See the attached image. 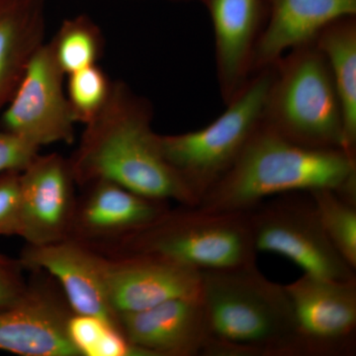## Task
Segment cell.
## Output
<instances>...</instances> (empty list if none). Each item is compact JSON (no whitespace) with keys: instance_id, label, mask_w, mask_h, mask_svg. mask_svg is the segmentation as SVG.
Returning <instances> with one entry per match:
<instances>
[{"instance_id":"6da1fadb","label":"cell","mask_w":356,"mask_h":356,"mask_svg":"<svg viewBox=\"0 0 356 356\" xmlns=\"http://www.w3.org/2000/svg\"><path fill=\"white\" fill-rule=\"evenodd\" d=\"M153 106L123 81H113L99 113L84 125L69 156L77 187L106 180L156 200L197 206L165 158L153 130Z\"/></svg>"},{"instance_id":"7a4b0ae2","label":"cell","mask_w":356,"mask_h":356,"mask_svg":"<svg viewBox=\"0 0 356 356\" xmlns=\"http://www.w3.org/2000/svg\"><path fill=\"white\" fill-rule=\"evenodd\" d=\"M320 189L336 191L356 204V159L341 149L296 144L262 123L197 206L214 212H245L273 196Z\"/></svg>"},{"instance_id":"3957f363","label":"cell","mask_w":356,"mask_h":356,"mask_svg":"<svg viewBox=\"0 0 356 356\" xmlns=\"http://www.w3.org/2000/svg\"><path fill=\"white\" fill-rule=\"evenodd\" d=\"M208 356H304L285 285L266 277L257 261L201 271Z\"/></svg>"},{"instance_id":"277c9868","label":"cell","mask_w":356,"mask_h":356,"mask_svg":"<svg viewBox=\"0 0 356 356\" xmlns=\"http://www.w3.org/2000/svg\"><path fill=\"white\" fill-rule=\"evenodd\" d=\"M273 67L264 125L302 146L343 149L341 102L315 41L288 51Z\"/></svg>"},{"instance_id":"5b68a950","label":"cell","mask_w":356,"mask_h":356,"mask_svg":"<svg viewBox=\"0 0 356 356\" xmlns=\"http://www.w3.org/2000/svg\"><path fill=\"white\" fill-rule=\"evenodd\" d=\"M131 254L159 255L202 271L245 266L257 261V252L247 211L214 212L180 205L105 257Z\"/></svg>"},{"instance_id":"8992f818","label":"cell","mask_w":356,"mask_h":356,"mask_svg":"<svg viewBox=\"0 0 356 356\" xmlns=\"http://www.w3.org/2000/svg\"><path fill=\"white\" fill-rule=\"evenodd\" d=\"M273 77V65L254 72L226 103L225 111L206 127L177 135H159L166 161L198 204L229 172L264 123Z\"/></svg>"},{"instance_id":"52a82bcc","label":"cell","mask_w":356,"mask_h":356,"mask_svg":"<svg viewBox=\"0 0 356 356\" xmlns=\"http://www.w3.org/2000/svg\"><path fill=\"white\" fill-rule=\"evenodd\" d=\"M247 212L255 252L281 255L318 277L356 278L327 238L310 192L264 199Z\"/></svg>"},{"instance_id":"ba28073f","label":"cell","mask_w":356,"mask_h":356,"mask_svg":"<svg viewBox=\"0 0 356 356\" xmlns=\"http://www.w3.org/2000/svg\"><path fill=\"white\" fill-rule=\"evenodd\" d=\"M65 74L51 44L44 43L28 63L7 105L3 130L41 149L49 145L72 144L77 122L65 86Z\"/></svg>"},{"instance_id":"9c48e42d","label":"cell","mask_w":356,"mask_h":356,"mask_svg":"<svg viewBox=\"0 0 356 356\" xmlns=\"http://www.w3.org/2000/svg\"><path fill=\"white\" fill-rule=\"evenodd\" d=\"M304 356H350L356 348V278L304 273L285 285Z\"/></svg>"},{"instance_id":"30bf717a","label":"cell","mask_w":356,"mask_h":356,"mask_svg":"<svg viewBox=\"0 0 356 356\" xmlns=\"http://www.w3.org/2000/svg\"><path fill=\"white\" fill-rule=\"evenodd\" d=\"M27 292L15 305L0 311V351L21 356H81L70 341L74 311L57 281L32 271Z\"/></svg>"},{"instance_id":"8fae6325","label":"cell","mask_w":356,"mask_h":356,"mask_svg":"<svg viewBox=\"0 0 356 356\" xmlns=\"http://www.w3.org/2000/svg\"><path fill=\"white\" fill-rule=\"evenodd\" d=\"M67 238L103 255L151 225L170 202L140 195L106 180L79 187Z\"/></svg>"},{"instance_id":"7c38bea8","label":"cell","mask_w":356,"mask_h":356,"mask_svg":"<svg viewBox=\"0 0 356 356\" xmlns=\"http://www.w3.org/2000/svg\"><path fill=\"white\" fill-rule=\"evenodd\" d=\"M76 187L69 159L58 154H37L20 172L17 236L32 245L67 238L76 209Z\"/></svg>"},{"instance_id":"4fadbf2b","label":"cell","mask_w":356,"mask_h":356,"mask_svg":"<svg viewBox=\"0 0 356 356\" xmlns=\"http://www.w3.org/2000/svg\"><path fill=\"white\" fill-rule=\"evenodd\" d=\"M18 259L25 270L50 274L74 313L102 318L121 331L110 301L105 255L65 238L43 245L26 243Z\"/></svg>"},{"instance_id":"5bb4252c","label":"cell","mask_w":356,"mask_h":356,"mask_svg":"<svg viewBox=\"0 0 356 356\" xmlns=\"http://www.w3.org/2000/svg\"><path fill=\"white\" fill-rule=\"evenodd\" d=\"M106 257L107 288L118 317L168 300L200 295L202 276L193 267L154 254Z\"/></svg>"},{"instance_id":"9a60e30c","label":"cell","mask_w":356,"mask_h":356,"mask_svg":"<svg viewBox=\"0 0 356 356\" xmlns=\"http://www.w3.org/2000/svg\"><path fill=\"white\" fill-rule=\"evenodd\" d=\"M121 331L145 356L205 355L209 343L201 296L168 300L119 316Z\"/></svg>"},{"instance_id":"2e32d148","label":"cell","mask_w":356,"mask_h":356,"mask_svg":"<svg viewBox=\"0 0 356 356\" xmlns=\"http://www.w3.org/2000/svg\"><path fill=\"white\" fill-rule=\"evenodd\" d=\"M198 1L212 22L218 84L226 104L252 76V58L266 22V0Z\"/></svg>"},{"instance_id":"e0dca14e","label":"cell","mask_w":356,"mask_h":356,"mask_svg":"<svg viewBox=\"0 0 356 356\" xmlns=\"http://www.w3.org/2000/svg\"><path fill=\"white\" fill-rule=\"evenodd\" d=\"M266 26L252 58V74L284 54L312 43L327 25L356 16V0H266Z\"/></svg>"},{"instance_id":"ac0fdd59","label":"cell","mask_w":356,"mask_h":356,"mask_svg":"<svg viewBox=\"0 0 356 356\" xmlns=\"http://www.w3.org/2000/svg\"><path fill=\"white\" fill-rule=\"evenodd\" d=\"M44 0H0V99H10L44 43Z\"/></svg>"},{"instance_id":"d6986e66","label":"cell","mask_w":356,"mask_h":356,"mask_svg":"<svg viewBox=\"0 0 356 356\" xmlns=\"http://www.w3.org/2000/svg\"><path fill=\"white\" fill-rule=\"evenodd\" d=\"M329 65L343 116V149L356 159V16L327 25L315 40Z\"/></svg>"},{"instance_id":"ffe728a7","label":"cell","mask_w":356,"mask_h":356,"mask_svg":"<svg viewBox=\"0 0 356 356\" xmlns=\"http://www.w3.org/2000/svg\"><path fill=\"white\" fill-rule=\"evenodd\" d=\"M49 44L65 76L97 65L104 51L102 30L86 15L65 19Z\"/></svg>"},{"instance_id":"44dd1931","label":"cell","mask_w":356,"mask_h":356,"mask_svg":"<svg viewBox=\"0 0 356 356\" xmlns=\"http://www.w3.org/2000/svg\"><path fill=\"white\" fill-rule=\"evenodd\" d=\"M327 238L348 266L356 269V204L336 191L310 192Z\"/></svg>"},{"instance_id":"7402d4cb","label":"cell","mask_w":356,"mask_h":356,"mask_svg":"<svg viewBox=\"0 0 356 356\" xmlns=\"http://www.w3.org/2000/svg\"><path fill=\"white\" fill-rule=\"evenodd\" d=\"M69 334L81 356H145L120 330L102 318L74 313Z\"/></svg>"},{"instance_id":"603a6c76","label":"cell","mask_w":356,"mask_h":356,"mask_svg":"<svg viewBox=\"0 0 356 356\" xmlns=\"http://www.w3.org/2000/svg\"><path fill=\"white\" fill-rule=\"evenodd\" d=\"M67 76L65 92L72 114L77 123L86 125L104 106L113 81L98 65L77 70Z\"/></svg>"},{"instance_id":"cb8c5ba5","label":"cell","mask_w":356,"mask_h":356,"mask_svg":"<svg viewBox=\"0 0 356 356\" xmlns=\"http://www.w3.org/2000/svg\"><path fill=\"white\" fill-rule=\"evenodd\" d=\"M20 222V172L0 175V236H18Z\"/></svg>"},{"instance_id":"d4e9b609","label":"cell","mask_w":356,"mask_h":356,"mask_svg":"<svg viewBox=\"0 0 356 356\" xmlns=\"http://www.w3.org/2000/svg\"><path fill=\"white\" fill-rule=\"evenodd\" d=\"M24 271L19 259L0 252V311L10 308L24 297L29 286Z\"/></svg>"},{"instance_id":"484cf974","label":"cell","mask_w":356,"mask_h":356,"mask_svg":"<svg viewBox=\"0 0 356 356\" xmlns=\"http://www.w3.org/2000/svg\"><path fill=\"white\" fill-rule=\"evenodd\" d=\"M40 149L13 134L0 130V175L6 172H22Z\"/></svg>"}]
</instances>
